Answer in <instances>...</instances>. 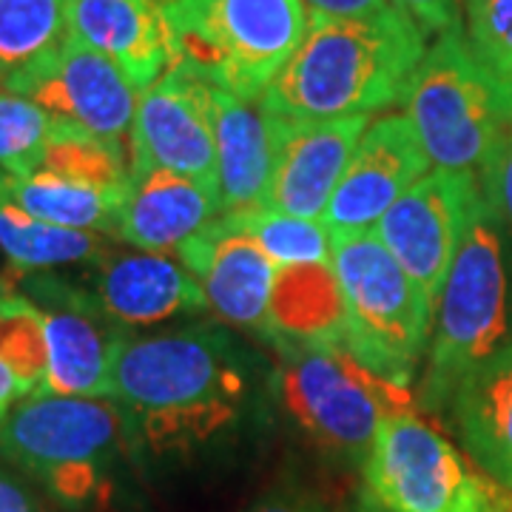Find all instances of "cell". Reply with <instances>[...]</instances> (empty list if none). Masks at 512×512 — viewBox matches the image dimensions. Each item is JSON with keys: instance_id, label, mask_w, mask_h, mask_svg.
<instances>
[{"instance_id": "6da1fadb", "label": "cell", "mask_w": 512, "mask_h": 512, "mask_svg": "<svg viewBox=\"0 0 512 512\" xmlns=\"http://www.w3.org/2000/svg\"><path fill=\"white\" fill-rule=\"evenodd\" d=\"M251 393L248 365L228 333L208 325L128 333L111 370V399L134 453H194L242 416Z\"/></svg>"}, {"instance_id": "7a4b0ae2", "label": "cell", "mask_w": 512, "mask_h": 512, "mask_svg": "<svg viewBox=\"0 0 512 512\" xmlns=\"http://www.w3.org/2000/svg\"><path fill=\"white\" fill-rule=\"evenodd\" d=\"M427 35L399 6L365 18L311 15L308 32L259 109L282 117H370L404 103Z\"/></svg>"}, {"instance_id": "3957f363", "label": "cell", "mask_w": 512, "mask_h": 512, "mask_svg": "<svg viewBox=\"0 0 512 512\" xmlns=\"http://www.w3.org/2000/svg\"><path fill=\"white\" fill-rule=\"evenodd\" d=\"M501 217L481 191L441 288L416 402L444 413L467 376L507 342V268Z\"/></svg>"}, {"instance_id": "277c9868", "label": "cell", "mask_w": 512, "mask_h": 512, "mask_svg": "<svg viewBox=\"0 0 512 512\" xmlns=\"http://www.w3.org/2000/svg\"><path fill=\"white\" fill-rule=\"evenodd\" d=\"M279 350L276 390L285 413L308 439L348 464H365L384 421L416 413V393L362 365L345 342Z\"/></svg>"}, {"instance_id": "5b68a950", "label": "cell", "mask_w": 512, "mask_h": 512, "mask_svg": "<svg viewBox=\"0 0 512 512\" xmlns=\"http://www.w3.org/2000/svg\"><path fill=\"white\" fill-rule=\"evenodd\" d=\"M128 450L126 419L109 396L23 399L0 424V456L72 510L92 507L106 493Z\"/></svg>"}, {"instance_id": "8992f818", "label": "cell", "mask_w": 512, "mask_h": 512, "mask_svg": "<svg viewBox=\"0 0 512 512\" xmlns=\"http://www.w3.org/2000/svg\"><path fill=\"white\" fill-rule=\"evenodd\" d=\"M177 63L259 103L308 32L305 0H163Z\"/></svg>"}, {"instance_id": "52a82bcc", "label": "cell", "mask_w": 512, "mask_h": 512, "mask_svg": "<svg viewBox=\"0 0 512 512\" xmlns=\"http://www.w3.org/2000/svg\"><path fill=\"white\" fill-rule=\"evenodd\" d=\"M404 114L433 168L481 174L512 128V86L481 66L456 23L427 49L404 97Z\"/></svg>"}, {"instance_id": "ba28073f", "label": "cell", "mask_w": 512, "mask_h": 512, "mask_svg": "<svg viewBox=\"0 0 512 512\" xmlns=\"http://www.w3.org/2000/svg\"><path fill=\"white\" fill-rule=\"evenodd\" d=\"M330 265L345 302V345L370 370L413 384L433 333V302L376 231L333 239Z\"/></svg>"}, {"instance_id": "9c48e42d", "label": "cell", "mask_w": 512, "mask_h": 512, "mask_svg": "<svg viewBox=\"0 0 512 512\" xmlns=\"http://www.w3.org/2000/svg\"><path fill=\"white\" fill-rule=\"evenodd\" d=\"M365 490L390 512H512V493L419 413L384 421L362 464Z\"/></svg>"}, {"instance_id": "30bf717a", "label": "cell", "mask_w": 512, "mask_h": 512, "mask_svg": "<svg viewBox=\"0 0 512 512\" xmlns=\"http://www.w3.org/2000/svg\"><path fill=\"white\" fill-rule=\"evenodd\" d=\"M9 279L40 311L49 336V379L40 396L111 399V370L126 330L97 308L86 285L60 271H12Z\"/></svg>"}, {"instance_id": "8fae6325", "label": "cell", "mask_w": 512, "mask_h": 512, "mask_svg": "<svg viewBox=\"0 0 512 512\" xmlns=\"http://www.w3.org/2000/svg\"><path fill=\"white\" fill-rule=\"evenodd\" d=\"M481 191L476 171L433 168L373 228L384 248L430 296L433 311Z\"/></svg>"}, {"instance_id": "7c38bea8", "label": "cell", "mask_w": 512, "mask_h": 512, "mask_svg": "<svg viewBox=\"0 0 512 512\" xmlns=\"http://www.w3.org/2000/svg\"><path fill=\"white\" fill-rule=\"evenodd\" d=\"M131 165H160L220 191L214 86L185 63L140 92L128 134Z\"/></svg>"}, {"instance_id": "4fadbf2b", "label": "cell", "mask_w": 512, "mask_h": 512, "mask_svg": "<svg viewBox=\"0 0 512 512\" xmlns=\"http://www.w3.org/2000/svg\"><path fill=\"white\" fill-rule=\"evenodd\" d=\"M6 92L20 94L49 111L57 123L126 146L140 92L109 57L66 35L55 52L15 77Z\"/></svg>"}, {"instance_id": "5bb4252c", "label": "cell", "mask_w": 512, "mask_h": 512, "mask_svg": "<svg viewBox=\"0 0 512 512\" xmlns=\"http://www.w3.org/2000/svg\"><path fill=\"white\" fill-rule=\"evenodd\" d=\"M427 171L433 163L407 114L370 120L322 217L330 237L373 231Z\"/></svg>"}, {"instance_id": "9a60e30c", "label": "cell", "mask_w": 512, "mask_h": 512, "mask_svg": "<svg viewBox=\"0 0 512 512\" xmlns=\"http://www.w3.org/2000/svg\"><path fill=\"white\" fill-rule=\"evenodd\" d=\"M268 120L274 137V165L262 208L322 220L353 151L370 126V117L313 120L268 114Z\"/></svg>"}, {"instance_id": "2e32d148", "label": "cell", "mask_w": 512, "mask_h": 512, "mask_svg": "<svg viewBox=\"0 0 512 512\" xmlns=\"http://www.w3.org/2000/svg\"><path fill=\"white\" fill-rule=\"evenodd\" d=\"M86 268L83 285L94 296L97 308L126 333L165 325L177 316L211 311L200 282L180 262V256L137 248L123 251L111 245Z\"/></svg>"}, {"instance_id": "e0dca14e", "label": "cell", "mask_w": 512, "mask_h": 512, "mask_svg": "<svg viewBox=\"0 0 512 512\" xmlns=\"http://www.w3.org/2000/svg\"><path fill=\"white\" fill-rule=\"evenodd\" d=\"M200 282L211 313L242 330L268 333L276 265L231 214H220L177 251Z\"/></svg>"}, {"instance_id": "ac0fdd59", "label": "cell", "mask_w": 512, "mask_h": 512, "mask_svg": "<svg viewBox=\"0 0 512 512\" xmlns=\"http://www.w3.org/2000/svg\"><path fill=\"white\" fill-rule=\"evenodd\" d=\"M66 26L74 40L120 66L137 92L177 63L163 0H66Z\"/></svg>"}, {"instance_id": "d6986e66", "label": "cell", "mask_w": 512, "mask_h": 512, "mask_svg": "<svg viewBox=\"0 0 512 512\" xmlns=\"http://www.w3.org/2000/svg\"><path fill=\"white\" fill-rule=\"evenodd\" d=\"M222 214L220 191L160 165H131L117 239L151 254H174Z\"/></svg>"}, {"instance_id": "ffe728a7", "label": "cell", "mask_w": 512, "mask_h": 512, "mask_svg": "<svg viewBox=\"0 0 512 512\" xmlns=\"http://www.w3.org/2000/svg\"><path fill=\"white\" fill-rule=\"evenodd\" d=\"M447 413L464 453L512 493V339L467 376Z\"/></svg>"}, {"instance_id": "44dd1931", "label": "cell", "mask_w": 512, "mask_h": 512, "mask_svg": "<svg viewBox=\"0 0 512 512\" xmlns=\"http://www.w3.org/2000/svg\"><path fill=\"white\" fill-rule=\"evenodd\" d=\"M214 126L222 214L262 208L274 165L268 114L214 86Z\"/></svg>"}, {"instance_id": "7402d4cb", "label": "cell", "mask_w": 512, "mask_h": 512, "mask_svg": "<svg viewBox=\"0 0 512 512\" xmlns=\"http://www.w3.org/2000/svg\"><path fill=\"white\" fill-rule=\"evenodd\" d=\"M265 336L293 345L345 342V302L330 262L276 271Z\"/></svg>"}, {"instance_id": "603a6c76", "label": "cell", "mask_w": 512, "mask_h": 512, "mask_svg": "<svg viewBox=\"0 0 512 512\" xmlns=\"http://www.w3.org/2000/svg\"><path fill=\"white\" fill-rule=\"evenodd\" d=\"M111 248V239L92 231L60 228L37 220L12 200L0 171V254L12 271H57L72 265H92Z\"/></svg>"}, {"instance_id": "cb8c5ba5", "label": "cell", "mask_w": 512, "mask_h": 512, "mask_svg": "<svg viewBox=\"0 0 512 512\" xmlns=\"http://www.w3.org/2000/svg\"><path fill=\"white\" fill-rule=\"evenodd\" d=\"M3 183L12 200L29 214H35L37 220L52 222L60 228H74V231L117 237L120 211L126 202V197L120 194L77 183L69 177H57L43 168H35L26 177H9L3 171Z\"/></svg>"}, {"instance_id": "d4e9b609", "label": "cell", "mask_w": 512, "mask_h": 512, "mask_svg": "<svg viewBox=\"0 0 512 512\" xmlns=\"http://www.w3.org/2000/svg\"><path fill=\"white\" fill-rule=\"evenodd\" d=\"M66 0H0V89L66 40Z\"/></svg>"}, {"instance_id": "484cf974", "label": "cell", "mask_w": 512, "mask_h": 512, "mask_svg": "<svg viewBox=\"0 0 512 512\" xmlns=\"http://www.w3.org/2000/svg\"><path fill=\"white\" fill-rule=\"evenodd\" d=\"M0 359L15 376L20 399H35L49 379V336L43 316L15 288L0 296Z\"/></svg>"}, {"instance_id": "4316f807", "label": "cell", "mask_w": 512, "mask_h": 512, "mask_svg": "<svg viewBox=\"0 0 512 512\" xmlns=\"http://www.w3.org/2000/svg\"><path fill=\"white\" fill-rule=\"evenodd\" d=\"M231 217L268 254L276 271L291 265L330 262L333 256V237L322 220H305L271 208L231 211Z\"/></svg>"}, {"instance_id": "83f0119b", "label": "cell", "mask_w": 512, "mask_h": 512, "mask_svg": "<svg viewBox=\"0 0 512 512\" xmlns=\"http://www.w3.org/2000/svg\"><path fill=\"white\" fill-rule=\"evenodd\" d=\"M55 117L20 94L0 89V171L9 177L32 174L52 140Z\"/></svg>"}, {"instance_id": "f1b7e54d", "label": "cell", "mask_w": 512, "mask_h": 512, "mask_svg": "<svg viewBox=\"0 0 512 512\" xmlns=\"http://www.w3.org/2000/svg\"><path fill=\"white\" fill-rule=\"evenodd\" d=\"M461 26L481 66L512 86V0H461Z\"/></svg>"}, {"instance_id": "f546056e", "label": "cell", "mask_w": 512, "mask_h": 512, "mask_svg": "<svg viewBox=\"0 0 512 512\" xmlns=\"http://www.w3.org/2000/svg\"><path fill=\"white\" fill-rule=\"evenodd\" d=\"M481 188L495 208V214L512 228V128L504 134L487 165L481 168Z\"/></svg>"}, {"instance_id": "4dcf8cb0", "label": "cell", "mask_w": 512, "mask_h": 512, "mask_svg": "<svg viewBox=\"0 0 512 512\" xmlns=\"http://www.w3.org/2000/svg\"><path fill=\"white\" fill-rule=\"evenodd\" d=\"M390 3L416 20L427 37H439L441 32L461 23V0H390Z\"/></svg>"}, {"instance_id": "1f68e13d", "label": "cell", "mask_w": 512, "mask_h": 512, "mask_svg": "<svg viewBox=\"0 0 512 512\" xmlns=\"http://www.w3.org/2000/svg\"><path fill=\"white\" fill-rule=\"evenodd\" d=\"M248 512H328V510H325V504H322L319 498H313L311 493L279 487V490H271L268 495H262V498H259Z\"/></svg>"}, {"instance_id": "d6a6232c", "label": "cell", "mask_w": 512, "mask_h": 512, "mask_svg": "<svg viewBox=\"0 0 512 512\" xmlns=\"http://www.w3.org/2000/svg\"><path fill=\"white\" fill-rule=\"evenodd\" d=\"M390 0H305L308 12L319 18H365L384 9Z\"/></svg>"}, {"instance_id": "836d02e7", "label": "cell", "mask_w": 512, "mask_h": 512, "mask_svg": "<svg viewBox=\"0 0 512 512\" xmlns=\"http://www.w3.org/2000/svg\"><path fill=\"white\" fill-rule=\"evenodd\" d=\"M0 512H37L32 493L20 484L18 478L0 470Z\"/></svg>"}, {"instance_id": "e575fe53", "label": "cell", "mask_w": 512, "mask_h": 512, "mask_svg": "<svg viewBox=\"0 0 512 512\" xmlns=\"http://www.w3.org/2000/svg\"><path fill=\"white\" fill-rule=\"evenodd\" d=\"M23 402L20 399V390L18 382H15V376L9 373V367L3 365V359H0V424L6 421V416L15 410V404Z\"/></svg>"}, {"instance_id": "d590c367", "label": "cell", "mask_w": 512, "mask_h": 512, "mask_svg": "<svg viewBox=\"0 0 512 512\" xmlns=\"http://www.w3.org/2000/svg\"><path fill=\"white\" fill-rule=\"evenodd\" d=\"M356 512H390V510H387L382 501L370 493V490H365V493L359 495V507H356Z\"/></svg>"}, {"instance_id": "8d00e7d4", "label": "cell", "mask_w": 512, "mask_h": 512, "mask_svg": "<svg viewBox=\"0 0 512 512\" xmlns=\"http://www.w3.org/2000/svg\"><path fill=\"white\" fill-rule=\"evenodd\" d=\"M9 291H12V279H9V274L0 276V296H3V293H9Z\"/></svg>"}]
</instances>
